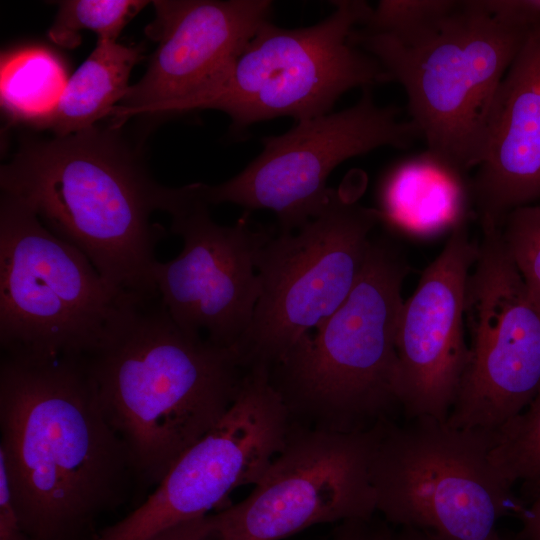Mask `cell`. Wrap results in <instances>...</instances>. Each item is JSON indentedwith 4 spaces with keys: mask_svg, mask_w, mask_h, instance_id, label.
I'll return each instance as SVG.
<instances>
[{
    "mask_svg": "<svg viewBox=\"0 0 540 540\" xmlns=\"http://www.w3.org/2000/svg\"><path fill=\"white\" fill-rule=\"evenodd\" d=\"M0 461L28 540H93L137 480L84 356L2 353Z\"/></svg>",
    "mask_w": 540,
    "mask_h": 540,
    "instance_id": "6da1fadb",
    "label": "cell"
},
{
    "mask_svg": "<svg viewBox=\"0 0 540 540\" xmlns=\"http://www.w3.org/2000/svg\"><path fill=\"white\" fill-rule=\"evenodd\" d=\"M84 358L104 416L144 486H157L219 423L246 373L234 349L178 326L158 294L131 297Z\"/></svg>",
    "mask_w": 540,
    "mask_h": 540,
    "instance_id": "7a4b0ae2",
    "label": "cell"
},
{
    "mask_svg": "<svg viewBox=\"0 0 540 540\" xmlns=\"http://www.w3.org/2000/svg\"><path fill=\"white\" fill-rule=\"evenodd\" d=\"M0 186L113 287L158 294L155 250L166 233L151 215L165 210L169 188L149 176L117 129L95 125L49 140L26 139L1 166Z\"/></svg>",
    "mask_w": 540,
    "mask_h": 540,
    "instance_id": "3957f363",
    "label": "cell"
},
{
    "mask_svg": "<svg viewBox=\"0 0 540 540\" xmlns=\"http://www.w3.org/2000/svg\"><path fill=\"white\" fill-rule=\"evenodd\" d=\"M410 272L405 253L391 237L372 238L345 302L269 370L293 422L356 433L397 421L402 410L396 335Z\"/></svg>",
    "mask_w": 540,
    "mask_h": 540,
    "instance_id": "277c9868",
    "label": "cell"
},
{
    "mask_svg": "<svg viewBox=\"0 0 540 540\" xmlns=\"http://www.w3.org/2000/svg\"><path fill=\"white\" fill-rule=\"evenodd\" d=\"M540 26L459 1L440 28L403 45L355 29L350 41L376 58L407 96L426 151L467 174L481 162L492 107L516 55Z\"/></svg>",
    "mask_w": 540,
    "mask_h": 540,
    "instance_id": "5b68a950",
    "label": "cell"
},
{
    "mask_svg": "<svg viewBox=\"0 0 540 540\" xmlns=\"http://www.w3.org/2000/svg\"><path fill=\"white\" fill-rule=\"evenodd\" d=\"M497 439L432 417L382 422L370 461L376 511L442 540H505L498 521L525 505L490 460Z\"/></svg>",
    "mask_w": 540,
    "mask_h": 540,
    "instance_id": "8992f818",
    "label": "cell"
},
{
    "mask_svg": "<svg viewBox=\"0 0 540 540\" xmlns=\"http://www.w3.org/2000/svg\"><path fill=\"white\" fill-rule=\"evenodd\" d=\"M77 248L18 200L0 202V345L32 357L86 356L127 301Z\"/></svg>",
    "mask_w": 540,
    "mask_h": 540,
    "instance_id": "52a82bcc",
    "label": "cell"
},
{
    "mask_svg": "<svg viewBox=\"0 0 540 540\" xmlns=\"http://www.w3.org/2000/svg\"><path fill=\"white\" fill-rule=\"evenodd\" d=\"M333 4L326 19L309 27L265 23L226 76L182 112L220 110L236 129L281 116L298 122L329 113L350 89L391 81L376 58L350 41L372 7L359 0Z\"/></svg>",
    "mask_w": 540,
    "mask_h": 540,
    "instance_id": "ba28073f",
    "label": "cell"
},
{
    "mask_svg": "<svg viewBox=\"0 0 540 540\" xmlns=\"http://www.w3.org/2000/svg\"><path fill=\"white\" fill-rule=\"evenodd\" d=\"M379 223L376 208L334 190L317 217L263 245L256 259L260 295L234 347L246 371L270 370L337 311L362 273Z\"/></svg>",
    "mask_w": 540,
    "mask_h": 540,
    "instance_id": "9c48e42d",
    "label": "cell"
},
{
    "mask_svg": "<svg viewBox=\"0 0 540 540\" xmlns=\"http://www.w3.org/2000/svg\"><path fill=\"white\" fill-rule=\"evenodd\" d=\"M469 358L447 423L498 430L540 390V305L501 234L482 229L465 294Z\"/></svg>",
    "mask_w": 540,
    "mask_h": 540,
    "instance_id": "30bf717a",
    "label": "cell"
},
{
    "mask_svg": "<svg viewBox=\"0 0 540 540\" xmlns=\"http://www.w3.org/2000/svg\"><path fill=\"white\" fill-rule=\"evenodd\" d=\"M344 110L298 121L287 132L263 139L264 148L243 171L219 185L193 183L195 196L208 206L233 203L270 209L279 232H295L317 217L334 189L331 172L347 159L380 147L405 149L421 138L395 106H380L371 88Z\"/></svg>",
    "mask_w": 540,
    "mask_h": 540,
    "instance_id": "8fae6325",
    "label": "cell"
},
{
    "mask_svg": "<svg viewBox=\"0 0 540 540\" xmlns=\"http://www.w3.org/2000/svg\"><path fill=\"white\" fill-rule=\"evenodd\" d=\"M380 426L338 433L292 421L250 494L210 514L208 540H281L316 524L374 516L370 461Z\"/></svg>",
    "mask_w": 540,
    "mask_h": 540,
    "instance_id": "7c38bea8",
    "label": "cell"
},
{
    "mask_svg": "<svg viewBox=\"0 0 540 540\" xmlns=\"http://www.w3.org/2000/svg\"><path fill=\"white\" fill-rule=\"evenodd\" d=\"M291 425L269 369L247 370L219 423L179 457L144 502L93 540H148L208 515L233 490L259 481L283 448Z\"/></svg>",
    "mask_w": 540,
    "mask_h": 540,
    "instance_id": "4fadbf2b",
    "label": "cell"
},
{
    "mask_svg": "<svg viewBox=\"0 0 540 540\" xmlns=\"http://www.w3.org/2000/svg\"><path fill=\"white\" fill-rule=\"evenodd\" d=\"M171 232L183 240L174 259L154 267L158 296L183 330L232 348L248 329L261 285L256 259L274 235L272 229L253 228L247 218L232 226L215 223L208 205L191 186L170 210Z\"/></svg>",
    "mask_w": 540,
    "mask_h": 540,
    "instance_id": "5bb4252c",
    "label": "cell"
},
{
    "mask_svg": "<svg viewBox=\"0 0 540 540\" xmlns=\"http://www.w3.org/2000/svg\"><path fill=\"white\" fill-rule=\"evenodd\" d=\"M146 27L156 41L143 77L111 111L118 129L137 115L181 113L185 105L214 88L267 22V0H157Z\"/></svg>",
    "mask_w": 540,
    "mask_h": 540,
    "instance_id": "9a60e30c",
    "label": "cell"
},
{
    "mask_svg": "<svg viewBox=\"0 0 540 540\" xmlns=\"http://www.w3.org/2000/svg\"><path fill=\"white\" fill-rule=\"evenodd\" d=\"M478 255L468 223L457 226L404 300L396 351L397 396L405 420L446 422L469 358L465 294Z\"/></svg>",
    "mask_w": 540,
    "mask_h": 540,
    "instance_id": "2e32d148",
    "label": "cell"
},
{
    "mask_svg": "<svg viewBox=\"0 0 540 540\" xmlns=\"http://www.w3.org/2000/svg\"><path fill=\"white\" fill-rule=\"evenodd\" d=\"M470 179L481 229L540 199V29L526 40L497 92L481 162Z\"/></svg>",
    "mask_w": 540,
    "mask_h": 540,
    "instance_id": "e0dca14e",
    "label": "cell"
},
{
    "mask_svg": "<svg viewBox=\"0 0 540 540\" xmlns=\"http://www.w3.org/2000/svg\"><path fill=\"white\" fill-rule=\"evenodd\" d=\"M381 223L419 240L450 234L475 215L471 183L426 150L393 166L380 184Z\"/></svg>",
    "mask_w": 540,
    "mask_h": 540,
    "instance_id": "ac0fdd59",
    "label": "cell"
},
{
    "mask_svg": "<svg viewBox=\"0 0 540 540\" xmlns=\"http://www.w3.org/2000/svg\"><path fill=\"white\" fill-rule=\"evenodd\" d=\"M143 58L141 46L98 39L86 60L69 76L54 112L43 128L66 136L95 126L122 101L130 73Z\"/></svg>",
    "mask_w": 540,
    "mask_h": 540,
    "instance_id": "d6986e66",
    "label": "cell"
},
{
    "mask_svg": "<svg viewBox=\"0 0 540 540\" xmlns=\"http://www.w3.org/2000/svg\"><path fill=\"white\" fill-rule=\"evenodd\" d=\"M1 107L13 123L43 128L65 90L63 60L42 45L16 48L1 57Z\"/></svg>",
    "mask_w": 540,
    "mask_h": 540,
    "instance_id": "ffe728a7",
    "label": "cell"
},
{
    "mask_svg": "<svg viewBox=\"0 0 540 540\" xmlns=\"http://www.w3.org/2000/svg\"><path fill=\"white\" fill-rule=\"evenodd\" d=\"M48 31L49 39L64 48L80 44L82 30L98 39L116 41L125 25L149 2L139 0H64Z\"/></svg>",
    "mask_w": 540,
    "mask_h": 540,
    "instance_id": "44dd1931",
    "label": "cell"
},
{
    "mask_svg": "<svg viewBox=\"0 0 540 540\" xmlns=\"http://www.w3.org/2000/svg\"><path fill=\"white\" fill-rule=\"evenodd\" d=\"M490 460L511 485L540 478V390L523 412L498 429Z\"/></svg>",
    "mask_w": 540,
    "mask_h": 540,
    "instance_id": "7402d4cb",
    "label": "cell"
},
{
    "mask_svg": "<svg viewBox=\"0 0 540 540\" xmlns=\"http://www.w3.org/2000/svg\"><path fill=\"white\" fill-rule=\"evenodd\" d=\"M458 4L459 0H381L362 30L411 45L437 31Z\"/></svg>",
    "mask_w": 540,
    "mask_h": 540,
    "instance_id": "603a6c76",
    "label": "cell"
},
{
    "mask_svg": "<svg viewBox=\"0 0 540 540\" xmlns=\"http://www.w3.org/2000/svg\"><path fill=\"white\" fill-rule=\"evenodd\" d=\"M501 234L528 291L540 305V205L511 211L501 225Z\"/></svg>",
    "mask_w": 540,
    "mask_h": 540,
    "instance_id": "cb8c5ba5",
    "label": "cell"
},
{
    "mask_svg": "<svg viewBox=\"0 0 540 540\" xmlns=\"http://www.w3.org/2000/svg\"><path fill=\"white\" fill-rule=\"evenodd\" d=\"M332 540H398L395 531L384 518L375 515L340 522L332 532Z\"/></svg>",
    "mask_w": 540,
    "mask_h": 540,
    "instance_id": "d4e9b609",
    "label": "cell"
},
{
    "mask_svg": "<svg viewBox=\"0 0 540 540\" xmlns=\"http://www.w3.org/2000/svg\"><path fill=\"white\" fill-rule=\"evenodd\" d=\"M520 498L525 507L519 517L522 529L517 540H540V478L522 482Z\"/></svg>",
    "mask_w": 540,
    "mask_h": 540,
    "instance_id": "484cf974",
    "label": "cell"
},
{
    "mask_svg": "<svg viewBox=\"0 0 540 540\" xmlns=\"http://www.w3.org/2000/svg\"><path fill=\"white\" fill-rule=\"evenodd\" d=\"M0 540H28L15 507L8 476L0 461Z\"/></svg>",
    "mask_w": 540,
    "mask_h": 540,
    "instance_id": "4316f807",
    "label": "cell"
},
{
    "mask_svg": "<svg viewBox=\"0 0 540 540\" xmlns=\"http://www.w3.org/2000/svg\"><path fill=\"white\" fill-rule=\"evenodd\" d=\"M211 515L198 517L172 526L148 540H208Z\"/></svg>",
    "mask_w": 540,
    "mask_h": 540,
    "instance_id": "83f0119b",
    "label": "cell"
},
{
    "mask_svg": "<svg viewBox=\"0 0 540 540\" xmlns=\"http://www.w3.org/2000/svg\"><path fill=\"white\" fill-rule=\"evenodd\" d=\"M397 538L398 540H442L428 531L414 527H400Z\"/></svg>",
    "mask_w": 540,
    "mask_h": 540,
    "instance_id": "f1b7e54d",
    "label": "cell"
}]
</instances>
